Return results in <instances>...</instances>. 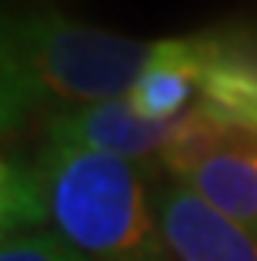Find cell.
Masks as SVG:
<instances>
[{
    "label": "cell",
    "instance_id": "3",
    "mask_svg": "<svg viewBox=\"0 0 257 261\" xmlns=\"http://www.w3.org/2000/svg\"><path fill=\"white\" fill-rule=\"evenodd\" d=\"M170 177L184 181L194 194L220 215L257 228V134L231 127L204 111L187 108L181 134L164 154Z\"/></svg>",
    "mask_w": 257,
    "mask_h": 261
},
{
    "label": "cell",
    "instance_id": "5",
    "mask_svg": "<svg viewBox=\"0 0 257 261\" xmlns=\"http://www.w3.org/2000/svg\"><path fill=\"white\" fill-rule=\"evenodd\" d=\"M184 117V114H181ZM181 117L174 121H151V117L137 114L124 100H104V104H91L80 111H67L57 114L44 124V138L70 141V144L91 147V151L117 154L127 161H164V154L181 134Z\"/></svg>",
    "mask_w": 257,
    "mask_h": 261
},
{
    "label": "cell",
    "instance_id": "6",
    "mask_svg": "<svg viewBox=\"0 0 257 261\" xmlns=\"http://www.w3.org/2000/svg\"><path fill=\"white\" fill-rule=\"evenodd\" d=\"M201 91L190 108L257 134V40L241 31H204Z\"/></svg>",
    "mask_w": 257,
    "mask_h": 261
},
{
    "label": "cell",
    "instance_id": "8",
    "mask_svg": "<svg viewBox=\"0 0 257 261\" xmlns=\"http://www.w3.org/2000/svg\"><path fill=\"white\" fill-rule=\"evenodd\" d=\"M0 261H91L47 224L4 231Z\"/></svg>",
    "mask_w": 257,
    "mask_h": 261
},
{
    "label": "cell",
    "instance_id": "2",
    "mask_svg": "<svg viewBox=\"0 0 257 261\" xmlns=\"http://www.w3.org/2000/svg\"><path fill=\"white\" fill-rule=\"evenodd\" d=\"M147 54L144 40L57 14L17 17L4 27V127L127 97Z\"/></svg>",
    "mask_w": 257,
    "mask_h": 261
},
{
    "label": "cell",
    "instance_id": "4",
    "mask_svg": "<svg viewBox=\"0 0 257 261\" xmlns=\"http://www.w3.org/2000/svg\"><path fill=\"white\" fill-rule=\"evenodd\" d=\"M154 204L174 261H257V228L220 215L184 181L167 177L154 194Z\"/></svg>",
    "mask_w": 257,
    "mask_h": 261
},
{
    "label": "cell",
    "instance_id": "1",
    "mask_svg": "<svg viewBox=\"0 0 257 261\" xmlns=\"http://www.w3.org/2000/svg\"><path fill=\"white\" fill-rule=\"evenodd\" d=\"M40 218L91 261H174L140 161L44 138L31 161Z\"/></svg>",
    "mask_w": 257,
    "mask_h": 261
},
{
    "label": "cell",
    "instance_id": "7",
    "mask_svg": "<svg viewBox=\"0 0 257 261\" xmlns=\"http://www.w3.org/2000/svg\"><path fill=\"white\" fill-rule=\"evenodd\" d=\"M204 70L201 34L154 40L147 64L140 67L127 104L151 121H174L197 100Z\"/></svg>",
    "mask_w": 257,
    "mask_h": 261
}]
</instances>
